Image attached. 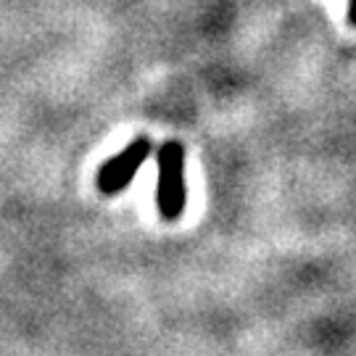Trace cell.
Here are the masks:
<instances>
[{
	"label": "cell",
	"instance_id": "6da1fadb",
	"mask_svg": "<svg viewBox=\"0 0 356 356\" xmlns=\"http://www.w3.org/2000/svg\"><path fill=\"white\" fill-rule=\"evenodd\" d=\"M159 185H156V206L166 222H177L185 214L188 188H185V148L182 143L169 140L159 148Z\"/></svg>",
	"mask_w": 356,
	"mask_h": 356
},
{
	"label": "cell",
	"instance_id": "7a4b0ae2",
	"mask_svg": "<svg viewBox=\"0 0 356 356\" xmlns=\"http://www.w3.org/2000/svg\"><path fill=\"white\" fill-rule=\"evenodd\" d=\"M148 156H151V140H148V138L132 140L124 151H119L116 156H111V159L98 169V177H95L98 191H101L103 195H116V193H122L129 182H132L135 172L140 169L143 161H145Z\"/></svg>",
	"mask_w": 356,
	"mask_h": 356
},
{
	"label": "cell",
	"instance_id": "3957f363",
	"mask_svg": "<svg viewBox=\"0 0 356 356\" xmlns=\"http://www.w3.org/2000/svg\"><path fill=\"white\" fill-rule=\"evenodd\" d=\"M348 22L356 24V0H348Z\"/></svg>",
	"mask_w": 356,
	"mask_h": 356
}]
</instances>
